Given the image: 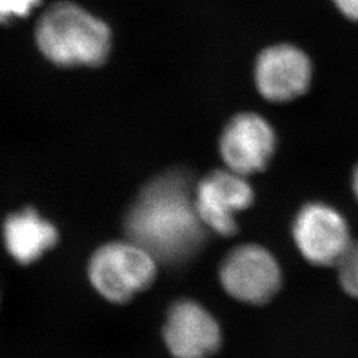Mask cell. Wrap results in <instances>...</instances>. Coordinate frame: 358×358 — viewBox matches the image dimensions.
Instances as JSON below:
<instances>
[{"label":"cell","mask_w":358,"mask_h":358,"mask_svg":"<svg viewBox=\"0 0 358 358\" xmlns=\"http://www.w3.org/2000/svg\"><path fill=\"white\" fill-rule=\"evenodd\" d=\"M294 236L303 256L316 266H337L352 244L344 217L322 203L301 208L294 220Z\"/></svg>","instance_id":"8992f818"},{"label":"cell","mask_w":358,"mask_h":358,"mask_svg":"<svg viewBox=\"0 0 358 358\" xmlns=\"http://www.w3.org/2000/svg\"><path fill=\"white\" fill-rule=\"evenodd\" d=\"M312 65L307 55L291 44L262 52L256 60L255 81L260 94L273 103L291 101L307 92Z\"/></svg>","instance_id":"ba28073f"},{"label":"cell","mask_w":358,"mask_h":358,"mask_svg":"<svg viewBox=\"0 0 358 358\" xmlns=\"http://www.w3.org/2000/svg\"><path fill=\"white\" fill-rule=\"evenodd\" d=\"M252 201L251 186L230 170L213 171L196 185L194 192L195 208L203 226L222 236H230L236 231L235 215L250 207Z\"/></svg>","instance_id":"5b68a950"},{"label":"cell","mask_w":358,"mask_h":358,"mask_svg":"<svg viewBox=\"0 0 358 358\" xmlns=\"http://www.w3.org/2000/svg\"><path fill=\"white\" fill-rule=\"evenodd\" d=\"M340 13L345 15L348 19L358 22V0H332Z\"/></svg>","instance_id":"4fadbf2b"},{"label":"cell","mask_w":358,"mask_h":358,"mask_svg":"<svg viewBox=\"0 0 358 358\" xmlns=\"http://www.w3.org/2000/svg\"><path fill=\"white\" fill-rule=\"evenodd\" d=\"M57 227L35 208H24L6 217L3 242L7 252L22 266L41 259L59 242Z\"/></svg>","instance_id":"30bf717a"},{"label":"cell","mask_w":358,"mask_h":358,"mask_svg":"<svg viewBox=\"0 0 358 358\" xmlns=\"http://www.w3.org/2000/svg\"><path fill=\"white\" fill-rule=\"evenodd\" d=\"M194 192L183 171L165 173L149 182L125 217L129 241L158 263L179 266L190 260L203 245L206 229L195 208Z\"/></svg>","instance_id":"6da1fadb"},{"label":"cell","mask_w":358,"mask_h":358,"mask_svg":"<svg viewBox=\"0 0 358 358\" xmlns=\"http://www.w3.org/2000/svg\"><path fill=\"white\" fill-rule=\"evenodd\" d=\"M157 264L153 256L129 239L109 242L90 256L88 278L106 301L124 304L153 284Z\"/></svg>","instance_id":"3957f363"},{"label":"cell","mask_w":358,"mask_h":358,"mask_svg":"<svg viewBox=\"0 0 358 358\" xmlns=\"http://www.w3.org/2000/svg\"><path fill=\"white\" fill-rule=\"evenodd\" d=\"M40 0H0V23H7L15 17H26Z\"/></svg>","instance_id":"7c38bea8"},{"label":"cell","mask_w":358,"mask_h":358,"mask_svg":"<svg viewBox=\"0 0 358 358\" xmlns=\"http://www.w3.org/2000/svg\"><path fill=\"white\" fill-rule=\"evenodd\" d=\"M353 190L356 192V196L358 199V166L355 171V176H353Z\"/></svg>","instance_id":"5bb4252c"},{"label":"cell","mask_w":358,"mask_h":358,"mask_svg":"<svg viewBox=\"0 0 358 358\" xmlns=\"http://www.w3.org/2000/svg\"><path fill=\"white\" fill-rule=\"evenodd\" d=\"M36 43L52 63L63 66H96L110 51V29L83 7L60 1L41 15Z\"/></svg>","instance_id":"7a4b0ae2"},{"label":"cell","mask_w":358,"mask_h":358,"mask_svg":"<svg viewBox=\"0 0 358 358\" xmlns=\"http://www.w3.org/2000/svg\"><path fill=\"white\" fill-rule=\"evenodd\" d=\"M164 340L176 358H207L222 341L217 320L192 300H179L167 312Z\"/></svg>","instance_id":"9c48e42d"},{"label":"cell","mask_w":358,"mask_h":358,"mask_svg":"<svg viewBox=\"0 0 358 358\" xmlns=\"http://www.w3.org/2000/svg\"><path fill=\"white\" fill-rule=\"evenodd\" d=\"M337 267L343 288L350 296L358 299V242L350 244Z\"/></svg>","instance_id":"8fae6325"},{"label":"cell","mask_w":358,"mask_h":358,"mask_svg":"<svg viewBox=\"0 0 358 358\" xmlns=\"http://www.w3.org/2000/svg\"><path fill=\"white\" fill-rule=\"evenodd\" d=\"M280 268L260 245H241L222 263L220 282L224 289L250 304L267 303L280 288Z\"/></svg>","instance_id":"277c9868"},{"label":"cell","mask_w":358,"mask_h":358,"mask_svg":"<svg viewBox=\"0 0 358 358\" xmlns=\"http://www.w3.org/2000/svg\"><path fill=\"white\" fill-rule=\"evenodd\" d=\"M275 145V131L262 115L242 113L227 124L219 148L229 170L245 178L267 166Z\"/></svg>","instance_id":"52a82bcc"}]
</instances>
